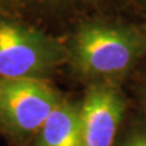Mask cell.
<instances>
[{
  "mask_svg": "<svg viewBox=\"0 0 146 146\" xmlns=\"http://www.w3.org/2000/svg\"><path fill=\"white\" fill-rule=\"evenodd\" d=\"M68 58L57 39L16 20H0V78L43 79Z\"/></svg>",
  "mask_w": 146,
  "mask_h": 146,
  "instance_id": "obj_1",
  "label": "cell"
},
{
  "mask_svg": "<svg viewBox=\"0 0 146 146\" xmlns=\"http://www.w3.org/2000/svg\"><path fill=\"white\" fill-rule=\"evenodd\" d=\"M141 49L140 40L124 29L86 23L76 33L68 57L82 74L106 78L124 73L139 57Z\"/></svg>",
  "mask_w": 146,
  "mask_h": 146,
  "instance_id": "obj_2",
  "label": "cell"
},
{
  "mask_svg": "<svg viewBox=\"0 0 146 146\" xmlns=\"http://www.w3.org/2000/svg\"><path fill=\"white\" fill-rule=\"evenodd\" d=\"M61 100L44 79L0 78V127L16 138L34 135Z\"/></svg>",
  "mask_w": 146,
  "mask_h": 146,
  "instance_id": "obj_3",
  "label": "cell"
},
{
  "mask_svg": "<svg viewBox=\"0 0 146 146\" xmlns=\"http://www.w3.org/2000/svg\"><path fill=\"white\" fill-rule=\"evenodd\" d=\"M79 106L80 146H112L125 107L117 90L93 85Z\"/></svg>",
  "mask_w": 146,
  "mask_h": 146,
  "instance_id": "obj_4",
  "label": "cell"
},
{
  "mask_svg": "<svg viewBox=\"0 0 146 146\" xmlns=\"http://www.w3.org/2000/svg\"><path fill=\"white\" fill-rule=\"evenodd\" d=\"M99 0H0V20H50L79 12Z\"/></svg>",
  "mask_w": 146,
  "mask_h": 146,
  "instance_id": "obj_5",
  "label": "cell"
},
{
  "mask_svg": "<svg viewBox=\"0 0 146 146\" xmlns=\"http://www.w3.org/2000/svg\"><path fill=\"white\" fill-rule=\"evenodd\" d=\"M34 146H80V106L61 100L36 133Z\"/></svg>",
  "mask_w": 146,
  "mask_h": 146,
  "instance_id": "obj_6",
  "label": "cell"
},
{
  "mask_svg": "<svg viewBox=\"0 0 146 146\" xmlns=\"http://www.w3.org/2000/svg\"><path fill=\"white\" fill-rule=\"evenodd\" d=\"M124 146H146V133L133 136L124 144Z\"/></svg>",
  "mask_w": 146,
  "mask_h": 146,
  "instance_id": "obj_7",
  "label": "cell"
}]
</instances>
